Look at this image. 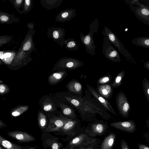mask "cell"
<instances>
[{
    "label": "cell",
    "instance_id": "1",
    "mask_svg": "<svg viewBox=\"0 0 149 149\" xmlns=\"http://www.w3.org/2000/svg\"><path fill=\"white\" fill-rule=\"evenodd\" d=\"M99 25V19L98 18H95L90 25V31L88 33L84 35L80 32V34L81 40L85 47L86 51L92 55H95L96 47L93 39V34L98 32Z\"/></svg>",
    "mask_w": 149,
    "mask_h": 149
},
{
    "label": "cell",
    "instance_id": "2",
    "mask_svg": "<svg viewBox=\"0 0 149 149\" xmlns=\"http://www.w3.org/2000/svg\"><path fill=\"white\" fill-rule=\"evenodd\" d=\"M102 33L103 36L107 37L110 42L118 49V51L126 59L132 63L136 62L131 54L125 47L124 46L116 35L107 26H104Z\"/></svg>",
    "mask_w": 149,
    "mask_h": 149
},
{
    "label": "cell",
    "instance_id": "3",
    "mask_svg": "<svg viewBox=\"0 0 149 149\" xmlns=\"http://www.w3.org/2000/svg\"><path fill=\"white\" fill-rule=\"evenodd\" d=\"M95 137L89 136L85 131L84 129L81 128L73 136L65 139L68 141L65 147L69 149H77L93 140Z\"/></svg>",
    "mask_w": 149,
    "mask_h": 149
},
{
    "label": "cell",
    "instance_id": "4",
    "mask_svg": "<svg viewBox=\"0 0 149 149\" xmlns=\"http://www.w3.org/2000/svg\"><path fill=\"white\" fill-rule=\"evenodd\" d=\"M126 1L135 17L144 24L149 25V7L140 3L138 0Z\"/></svg>",
    "mask_w": 149,
    "mask_h": 149
},
{
    "label": "cell",
    "instance_id": "5",
    "mask_svg": "<svg viewBox=\"0 0 149 149\" xmlns=\"http://www.w3.org/2000/svg\"><path fill=\"white\" fill-rule=\"evenodd\" d=\"M109 127L107 123L102 121H96L88 124L85 127V132L89 136L95 137L105 135Z\"/></svg>",
    "mask_w": 149,
    "mask_h": 149
},
{
    "label": "cell",
    "instance_id": "6",
    "mask_svg": "<svg viewBox=\"0 0 149 149\" xmlns=\"http://www.w3.org/2000/svg\"><path fill=\"white\" fill-rule=\"evenodd\" d=\"M102 45V52L105 57L109 60L120 62L121 58L118 51L113 46L107 37L104 36Z\"/></svg>",
    "mask_w": 149,
    "mask_h": 149
},
{
    "label": "cell",
    "instance_id": "7",
    "mask_svg": "<svg viewBox=\"0 0 149 149\" xmlns=\"http://www.w3.org/2000/svg\"><path fill=\"white\" fill-rule=\"evenodd\" d=\"M116 103L119 114L124 118H127L131 107L124 93L120 91L118 93L116 97Z\"/></svg>",
    "mask_w": 149,
    "mask_h": 149
},
{
    "label": "cell",
    "instance_id": "8",
    "mask_svg": "<svg viewBox=\"0 0 149 149\" xmlns=\"http://www.w3.org/2000/svg\"><path fill=\"white\" fill-rule=\"evenodd\" d=\"M60 139L49 132H43L41 137L42 144L45 149L48 147L50 149H61L63 144L58 141Z\"/></svg>",
    "mask_w": 149,
    "mask_h": 149
},
{
    "label": "cell",
    "instance_id": "9",
    "mask_svg": "<svg viewBox=\"0 0 149 149\" xmlns=\"http://www.w3.org/2000/svg\"><path fill=\"white\" fill-rule=\"evenodd\" d=\"M78 120L72 119L67 122L57 132L62 136L66 135L68 139L74 135L81 128L79 126Z\"/></svg>",
    "mask_w": 149,
    "mask_h": 149
},
{
    "label": "cell",
    "instance_id": "10",
    "mask_svg": "<svg viewBox=\"0 0 149 149\" xmlns=\"http://www.w3.org/2000/svg\"><path fill=\"white\" fill-rule=\"evenodd\" d=\"M72 119L63 116H53L50 118L49 123L44 130V132H57L67 122Z\"/></svg>",
    "mask_w": 149,
    "mask_h": 149
},
{
    "label": "cell",
    "instance_id": "11",
    "mask_svg": "<svg viewBox=\"0 0 149 149\" xmlns=\"http://www.w3.org/2000/svg\"><path fill=\"white\" fill-rule=\"evenodd\" d=\"M8 136L18 142L22 143L31 142L35 141L36 138L28 133L22 131L16 130L7 132Z\"/></svg>",
    "mask_w": 149,
    "mask_h": 149
},
{
    "label": "cell",
    "instance_id": "12",
    "mask_svg": "<svg viewBox=\"0 0 149 149\" xmlns=\"http://www.w3.org/2000/svg\"><path fill=\"white\" fill-rule=\"evenodd\" d=\"M110 125L115 128L126 132H133L136 129L135 124L132 120L115 122L111 123Z\"/></svg>",
    "mask_w": 149,
    "mask_h": 149
},
{
    "label": "cell",
    "instance_id": "13",
    "mask_svg": "<svg viewBox=\"0 0 149 149\" xmlns=\"http://www.w3.org/2000/svg\"><path fill=\"white\" fill-rule=\"evenodd\" d=\"M83 62L72 58H63L60 63L59 66L61 68L70 70L75 69L83 65Z\"/></svg>",
    "mask_w": 149,
    "mask_h": 149
},
{
    "label": "cell",
    "instance_id": "14",
    "mask_svg": "<svg viewBox=\"0 0 149 149\" xmlns=\"http://www.w3.org/2000/svg\"><path fill=\"white\" fill-rule=\"evenodd\" d=\"M87 86L89 91L93 96L108 111L114 115L116 116V112L109 102L98 93L92 87L88 85H87Z\"/></svg>",
    "mask_w": 149,
    "mask_h": 149
},
{
    "label": "cell",
    "instance_id": "15",
    "mask_svg": "<svg viewBox=\"0 0 149 149\" xmlns=\"http://www.w3.org/2000/svg\"><path fill=\"white\" fill-rule=\"evenodd\" d=\"M116 134L111 132L105 137L101 141L99 148L100 149H112L115 142Z\"/></svg>",
    "mask_w": 149,
    "mask_h": 149
},
{
    "label": "cell",
    "instance_id": "16",
    "mask_svg": "<svg viewBox=\"0 0 149 149\" xmlns=\"http://www.w3.org/2000/svg\"><path fill=\"white\" fill-rule=\"evenodd\" d=\"M97 89L99 94L105 98H108L112 95V88L111 86L109 84L100 85L98 86Z\"/></svg>",
    "mask_w": 149,
    "mask_h": 149
},
{
    "label": "cell",
    "instance_id": "17",
    "mask_svg": "<svg viewBox=\"0 0 149 149\" xmlns=\"http://www.w3.org/2000/svg\"><path fill=\"white\" fill-rule=\"evenodd\" d=\"M66 87L71 92L78 94H80L82 92V86L78 81L73 79L68 84Z\"/></svg>",
    "mask_w": 149,
    "mask_h": 149
},
{
    "label": "cell",
    "instance_id": "18",
    "mask_svg": "<svg viewBox=\"0 0 149 149\" xmlns=\"http://www.w3.org/2000/svg\"><path fill=\"white\" fill-rule=\"evenodd\" d=\"M76 15L75 9H67L61 13L60 15V20L63 22L69 21L75 17Z\"/></svg>",
    "mask_w": 149,
    "mask_h": 149
},
{
    "label": "cell",
    "instance_id": "19",
    "mask_svg": "<svg viewBox=\"0 0 149 149\" xmlns=\"http://www.w3.org/2000/svg\"><path fill=\"white\" fill-rule=\"evenodd\" d=\"M132 42L133 44L136 46L149 48V37H136L132 39Z\"/></svg>",
    "mask_w": 149,
    "mask_h": 149
},
{
    "label": "cell",
    "instance_id": "20",
    "mask_svg": "<svg viewBox=\"0 0 149 149\" xmlns=\"http://www.w3.org/2000/svg\"><path fill=\"white\" fill-rule=\"evenodd\" d=\"M0 146L7 149H23L24 146L13 143L0 135Z\"/></svg>",
    "mask_w": 149,
    "mask_h": 149
},
{
    "label": "cell",
    "instance_id": "21",
    "mask_svg": "<svg viewBox=\"0 0 149 149\" xmlns=\"http://www.w3.org/2000/svg\"><path fill=\"white\" fill-rule=\"evenodd\" d=\"M66 73V72L65 71L54 73L49 77L48 81L51 84H56L62 79Z\"/></svg>",
    "mask_w": 149,
    "mask_h": 149
},
{
    "label": "cell",
    "instance_id": "22",
    "mask_svg": "<svg viewBox=\"0 0 149 149\" xmlns=\"http://www.w3.org/2000/svg\"><path fill=\"white\" fill-rule=\"evenodd\" d=\"M101 141L99 139L95 137L91 141L77 149H97Z\"/></svg>",
    "mask_w": 149,
    "mask_h": 149
},
{
    "label": "cell",
    "instance_id": "23",
    "mask_svg": "<svg viewBox=\"0 0 149 149\" xmlns=\"http://www.w3.org/2000/svg\"><path fill=\"white\" fill-rule=\"evenodd\" d=\"M125 74V71L124 70L121 71L118 74L111 83L113 87L116 88L122 84Z\"/></svg>",
    "mask_w": 149,
    "mask_h": 149
},
{
    "label": "cell",
    "instance_id": "24",
    "mask_svg": "<svg viewBox=\"0 0 149 149\" xmlns=\"http://www.w3.org/2000/svg\"><path fill=\"white\" fill-rule=\"evenodd\" d=\"M65 47L71 50L77 51L78 49L79 45L77 41L74 39L70 38L65 40Z\"/></svg>",
    "mask_w": 149,
    "mask_h": 149
},
{
    "label": "cell",
    "instance_id": "25",
    "mask_svg": "<svg viewBox=\"0 0 149 149\" xmlns=\"http://www.w3.org/2000/svg\"><path fill=\"white\" fill-rule=\"evenodd\" d=\"M38 121L39 128L41 130H44L48 126L47 120L46 116L41 112H40L38 113Z\"/></svg>",
    "mask_w": 149,
    "mask_h": 149
},
{
    "label": "cell",
    "instance_id": "26",
    "mask_svg": "<svg viewBox=\"0 0 149 149\" xmlns=\"http://www.w3.org/2000/svg\"><path fill=\"white\" fill-rule=\"evenodd\" d=\"M29 106L27 105L21 106L15 109L11 113V115L13 117H17L21 115L28 109Z\"/></svg>",
    "mask_w": 149,
    "mask_h": 149
},
{
    "label": "cell",
    "instance_id": "27",
    "mask_svg": "<svg viewBox=\"0 0 149 149\" xmlns=\"http://www.w3.org/2000/svg\"><path fill=\"white\" fill-rule=\"evenodd\" d=\"M62 108L63 113L64 115L70 117L72 120H78L76 119L73 110L71 108L66 106Z\"/></svg>",
    "mask_w": 149,
    "mask_h": 149
},
{
    "label": "cell",
    "instance_id": "28",
    "mask_svg": "<svg viewBox=\"0 0 149 149\" xmlns=\"http://www.w3.org/2000/svg\"><path fill=\"white\" fill-rule=\"evenodd\" d=\"M142 85L144 93L149 103V81L146 78H144Z\"/></svg>",
    "mask_w": 149,
    "mask_h": 149
},
{
    "label": "cell",
    "instance_id": "29",
    "mask_svg": "<svg viewBox=\"0 0 149 149\" xmlns=\"http://www.w3.org/2000/svg\"><path fill=\"white\" fill-rule=\"evenodd\" d=\"M10 88L6 84H0V93L1 95H5L9 92Z\"/></svg>",
    "mask_w": 149,
    "mask_h": 149
},
{
    "label": "cell",
    "instance_id": "30",
    "mask_svg": "<svg viewBox=\"0 0 149 149\" xmlns=\"http://www.w3.org/2000/svg\"><path fill=\"white\" fill-rule=\"evenodd\" d=\"M111 77L108 76H105L100 78L97 81V83L99 84H103L109 81Z\"/></svg>",
    "mask_w": 149,
    "mask_h": 149
},
{
    "label": "cell",
    "instance_id": "31",
    "mask_svg": "<svg viewBox=\"0 0 149 149\" xmlns=\"http://www.w3.org/2000/svg\"><path fill=\"white\" fill-rule=\"evenodd\" d=\"M65 97L70 103L77 107L79 106L80 104V102L77 100L68 97Z\"/></svg>",
    "mask_w": 149,
    "mask_h": 149
},
{
    "label": "cell",
    "instance_id": "32",
    "mask_svg": "<svg viewBox=\"0 0 149 149\" xmlns=\"http://www.w3.org/2000/svg\"><path fill=\"white\" fill-rule=\"evenodd\" d=\"M121 149H129L127 144L124 140L122 139L120 141Z\"/></svg>",
    "mask_w": 149,
    "mask_h": 149
},
{
    "label": "cell",
    "instance_id": "33",
    "mask_svg": "<svg viewBox=\"0 0 149 149\" xmlns=\"http://www.w3.org/2000/svg\"><path fill=\"white\" fill-rule=\"evenodd\" d=\"M52 104L49 103H46L43 107V109L45 111H50L52 109Z\"/></svg>",
    "mask_w": 149,
    "mask_h": 149
},
{
    "label": "cell",
    "instance_id": "34",
    "mask_svg": "<svg viewBox=\"0 0 149 149\" xmlns=\"http://www.w3.org/2000/svg\"><path fill=\"white\" fill-rule=\"evenodd\" d=\"M31 46V43L29 41L26 42L23 46V49L24 51L28 50Z\"/></svg>",
    "mask_w": 149,
    "mask_h": 149
},
{
    "label": "cell",
    "instance_id": "35",
    "mask_svg": "<svg viewBox=\"0 0 149 149\" xmlns=\"http://www.w3.org/2000/svg\"><path fill=\"white\" fill-rule=\"evenodd\" d=\"M60 34L59 32L57 31H55L53 33V36L55 39H58L59 38Z\"/></svg>",
    "mask_w": 149,
    "mask_h": 149
},
{
    "label": "cell",
    "instance_id": "36",
    "mask_svg": "<svg viewBox=\"0 0 149 149\" xmlns=\"http://www.w3.org/2000/svg\"><path fill=\"white\" fill-rule=\"evenodd\" d=\"M8 17L5 15H2L0 17V19L1 21L5 22L8 20Z\"/></svg>",
    "mask_w": 149,
    "mask_h": 149
},
{
    "label": "cell",
    "instance_id": "37",
    "mask_svg": "<svg viewBox=\"0 0 149 149\" xmlns=\"http://www.w3.org/2000/svg\"><path fill=\"white\" fill-rule=\"evenodd\" d=\"M139 149H149V148L146 146L141 144H138Z\"/></svg>",
    "mask_w": 149,
    "mask_h": 149
},
{
    "label": "cell",
    "instance_id": "38",
    "mask_svg": "<svg viewBox=\"0 0 149 149\" xmlns=\"http://www.w3.org/2000/svg\"><path fill=\"white\" fill-rule=\"evenodd\" d=\"M143 66L146 69L149 70V61L144 63Z\"/></svg>",
    "mask_w": 149,
    "mask_h": 149
},
{
    "label": "cell",
    "instance_id": "39",
    "mask_svg": "<svg viewBox=\"0 0 149 149\" xmlns=\"http://www.w3.org/2000/svg\"><path fill=\"white\" fill-rule=\"evenodd\" d=\"M6 126V124L1 120H0V129L3 128Z\"/></svg>",
    "mask_w": 149,
    "mask_h": 149
},
{
    "label": "cell",
    "instance_id": "40",
    "mask_svg": "<svg viewBox=\"0 0 149 149\" xmlns=\"http://www.w3.org/2000/svg\"><path fill=\"white\" fill-rule=\"evenodd\" d=\"M23 149H38L37 148V146H35L34 147L26 146L24 147Z\"/></svg>",
    "mask_w": 149,
    "mask_h": 149
},
{
    "label": "cell",
    "instance_id": "41",
    "mask_svg": "<svg viewBox=\"0 0 149 149\" xmlns=\"http://www.w3.org/2000/svg\"><path fill=\"white\" fill-rule=\"evenodd\" d=\"M4 55L3 53L1 51L0 52V58L1 59H3L4 58Z\"/></svg>",
    "mask_w": 149,
    "mask_h": 149
},
{
    "label": "cell",
    "instance_id": "42",
    "mask_svg": "<svg viewBox=\"0 0 149 149\" xmlns=\"http://www.w3.org/2000/svg\"><path fill=\"white\" fill-rule=\"evenodd\" d=\"M25 3L26 5L29 6L30 5V1L29 0H25Z\"/></svg>",
    "mask_w": 149,
    "mask_h": 149
},
{
    "label": "cell",
    "instance_id": "43",
    "mask_svg": "<svg viewBox=\"0 0 149 149\" xmlns=\"http://www.w3.org/2000/svg\"><path fill=\"white\" fill-rule=\"evenodd\" d=\"M11 54H10V53H6L4 55V56L6 58V57H9L10 56H11Z\"/></svg>",
    "mask_w": 149,
    "mask_h": 149
},
{
    "label": "cell",
    "instance_id": "44",
    "mask_svg": "<svg viewBox=\"0 0 149 149\" xmlns=\"http://www.w3.org/2000/svg\"><path fill=\"white\" fill-rule=\"evenodd\" d=\"M22 0H17L16 1V3L17 4H20L22 1Z\"/></svg>",
    "mask_w": 149,
    "mask_h": 149
},
{
    "label": "cell",
    "instance_id": "45",
    "mask_svg": "<svg viewBox=\"0 0 149 149\" xmlns=\"http://www.w3.org/2000/svg\"><path fill=\"white\" fill-rule=\"evenodd\" d=\"M146 123H147L149 125V118H148V119L146 120Z\"/></svg>",
    "mask_w": 149,
    "mask_h": 149
},
{
    "label": "cell",
    "instance_id": "46",
    "mask_svg": "<svg viewBox=\"0 0 149 149\" xmlns=\"http://www.w3.org/2000/svg\"><path fill=\"white\" fill-rule=\"evenodd\" d=\"M0 149H4L3 148L1 147V146H0Z\"/></svg>",
    "mask_w": 149,
    "mask_h": 149
},
{
    "label": "cell",
    "instance_id": "47",
    "mask_svg": "<svg viewBox=\"0 0 149 149\" xmlns=\"http://www.w3.org/2000/svg\"><path fill=\"white\" fill-rule=\"evenodd\" d=\"M61 149H68V148H66L65 147V148H61Z\"/></svg>",
    "mask_w": 149,
    "mask_h": 149
},
{
    "label": "cell",
    "instance_id": "48",
    "mask_svg": "<svg viewBox=\"0 0 149 149\" xmlns=\"http://www.w3.org/2000/svg\"></svg>",
    "mask_w": 149,
    "mask_h": 149
}]
</instances>
